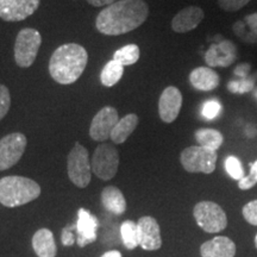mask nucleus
<instances>
[{"instance_id":"1","label":"nucleus","mask_w":257,"mask_h":257,"mask_svg":"<svg viewBox=\"0 0 257 257\" xmlns=\"http://www.w3.org/2000/svg\"><path fill=\"white\" fill-rule=\"evenodd\" d=\"M149 16L144 0H119L106 6L95 19V28L101 35L118 36L140 28Z\"/></svg>"},{"instance_id":"2","label":"nucleus","mask_w":257,"mask_h":257,"mask_svg":"<svg viewBox=\"0 0 257 257\" xmlns=\"http://www.w3.org/2000/svg\"><path fill=\"white\" fill-rule=\"evenodd\" d=\"M87 62V50L82 46L78 43L62 44L50 57L49 74L60 85H70L82 75Z\"/></svg>"},{"instance_id":"3","label":"nucleus","mask_w":257,"mask_h":257,"mask_svg":"<svg viewBox=\"0 0 257 257\" xmlns=\"http://www.w3.org/2000/svg\"><path fill=\"white\" fill-rule=\"evenodd\" d=\"M41 195V187L34 180L24 176H5L0 179V202L6 207H18Z\"/></svg>"},{"instance_id":"4","label":"nucleus","mask_w":257,"mask_h":257,"mask_svg":"<svg viewBox=\"0 0 257 257\" xmlns=\"http://www.w3.org/2000/svg\"><path fill=\"white\" fill-rule=\"evenodd\" d=\"M67 170L69 180L76 187L86 188L91 182L92 166L88 150L79 142L75 143L67 157Z\"/></svg>"},{"instance_id":"5","label":"nucleus","mask_w":257,"mask_h":257,"mask_svg":"<svg viewBox=\"0 0 257 257\" xmlns=\"http://www.w3.org/2000/svg\"><path fill=\"white\" fill-rule=\"evenodd\" d=\"M42 44V36L37 30L25 28L18 32L15 42V61L21 68H29L36 60Z\"/></svg>"},{"instance_id":"6","label":"nucleus","mask_w":257,"mask_h":257,"mask_svg":"<svg viewBox=\"0 0 257 257\" xmlns=\"http://www.w3.org/2000/svg\"><path fill=\"white\" fill-rule=\"evenodd\" d=\"M217 152L200 146H192L182 150L180 162L186 172L212 174L216 169Z\"/></svg>"},{"instance_id":"7","label":"nucleus","mask_w":257,"mask_h":257,"mask_svg":"<svg viewBox=\"0 0 257 257\" xmlns=\"http://www.w3.org/2000/svg\"><path fill=\"white\" fill-rule=\"evenodd\" d=\"M193 216L199 227L207 233H218L227 226L226 213L213 201L198 202L193 210Z\"/></svg>"},{"instance_id":"8","label":"nucleus","mask_w":257,"mask_h":257,"mask_svg":"<svg viewBox=\"0 0 257 257\" xmlns=\"http://www.w3.org/2000/svg\"><path fill=\"white\" fill-rule=\"evenodd\" d=\"M119 167V154L110 144H100L96 147L92 159V172L99 179L108 181L113 179Z\"/></svg>"},{"instance_id":"9","label":"nucleus","mask_w":257,"mask_h":257,"mask_svg":"<svg viewBox=\"0 0 257 257\" xmlns=\"http://www.w3.org/2000/svg\"><path fill=\"white\" fill-rule=\"evenodd\" d=\"M25 135L12 133L0 140V170L10 169L22 159L27 149Z\"/></svg>"},{"instance_id":"10","label":"nucleus","mask_w":257,"mask_h":257,"mask_svg":"<svg viewBox=\"0 0 257 257\" xmlns=\"http://www.w3.org/2000/svg\"><path fill=\"white\" fill-rule=\"evenodd\" d=\"M119 121L118 111L112 106H105L92 119L89 137L96 142H105L111 138V133Z\"/></svg>"},{"instance_id":"11","label":"nucleus","mask_w":257,"mask_h":257,"mask_svg":"<svg viewBox=\"0 0 257 257\" xmlns=\"http://www.w3.org/2000/svg\"><path fill=\"white\" fill-rule=\"evenodd\" d=\"M41 0H0V18L5 22H21L37 11Z\"/></svg>"},{"instance_id":"12","label":"nucleus","mask_w":257,"mask_h":257,"mask_svg":"<svg viewBox=\"0 0 257 257\" xmlns=\"http://www.w3.org/2000/svg\"><path fill=\"white\" fill-rule=\"evenodd\" d=\"M182 107V94L179 88L169 86L161 93L159 99V114L161 120L167 124L173 123L179 117Z\"/></svg>"},{"instance_id":"13","label":"nucleus","mask_w":257,"mask_h":257,"mask_svg":"<svg viewBox=\"0 0 257 257\" xmlns=\"http://www.w3.org/2000/svg\"><path fill=\"white\" fill-rule=\"evenodd\" d=\"M208 67H229L237 60V48L231 41H221L208 48L205 54Z\"/></svg>"},{"instance_id":"14","label":"nucleus","mask_w":257,"mask_h":257,"mask_svg":"<svg viewBox=\"0 0 257 257\" xmlns=\"http://www.w3.org/2000/svg\"><path fill=\"white\" fill-rule=\"evenodd\" d=\"M138 229H140V246L148 251H155L162 246L161 238L160 225L155 218L144 216L138 220Z\"/></svg>"},{"instance_id":"15","label":"nucleus","mask_w":257,"mask_h":257,"mask_svg":"<svg viewBox=\"0 0 257 257\" xmlns=\"http://www.w3.org/2000/svg\"><path fill=\"white\" fill-rule=\"evenodd\" d=\"M76 243L80 248L88 245L96 240V231L99 227V220L94 214L86 210L80 208L78 211V220H76Z\"/></svg>"},{"instance_id":"16","label":"nucleus","mask_w":257,"mask_h":257,"mask_svg":"<svg viewBox=\"0 0 257 257\" xmlns=\"http://www.w3.org/2000/svg\"><path fill=\"white\" fill-rule=\"evenodd\" d=\"M205 18L204 10L199 6H187L178 12L172 21V29L178 34H186L194 30Z\"/></svg>"},{"instance_id":"17","label":"nucleus","mask_w":257,"mask_h":257,"mask_svg":"<svg viewBox=\"0 0 257 257\" xmlns=\"http://www.w3.org/2000/svg\"><path fill=\"white\" fill-rule=\"evenodd\" d=\"M201 257H234L236 244L226 236H217L200 246Z\"/></svg>"},{"instance_id":"18","label":"nucleus","mask_w":257,"mask_h":257,"mask_svg":"<svg viewBox=\"0 0 257 257\" xmlns=\"http://www.w3.org/2000/svg\"><path fill=\"white\" fill-rule=\"evenodd\" d=\"M189 82L198 91L210 92L219 86L220 78L210 67H198L189 74Z\"/></svg>"},{"instance_id":"19","label":"nucleus","mask_w":257,"mask_h":257,"mask_svg":"<svg viewBox=\"0 0 257 257\" xmlns=\"http://www.w3.org/2000/svg\"><path fill=\"white\" fill-rule=\"evenodd\" d=\"M101 204L114 216H120L126 211V200L123 193L115 186H107L101 192Z\"/></svg>"},{"instance_id":"20","label":"nucleus","mask_w":257,"mask_h":257,"mask_svg":"<svg viewBox=\"0 0 257 257\" xmlns=\"http://www.w3.org/2000/svg\"><path fill=\"white\" fill-rule=\"evenodd\" d=\"M32 248L38 257H55L57 252L54 234L48 229H40L32 237Z\"/></svg>"},{"instance_id":"21","label":"nucleus","mask_w":257,"mask_h":257,"mask_svg":"<svg viewBox=\"0 0 257 257\" xmlns=\"http://www.w3.org/2000/svg\"><path fill=\"white\" fill-rule=\"evenodd\" d=\"M232 30L244 43L257 44V14L248 15L242 21L236 22Z\"/></svg>"},{"instance_id":"22","label":"nucleus","mask_w":257,"mask_h":257,"mask_svg":"<svg viewBox=\"0 0 257 257\" xmlns=\"http://www.w3.org/2000/svg\"><path fill=\"white\" fill-rule=\"evenodd\" d=\"M138 123H140V118L136 113L126 114L121 118L111 133L112 142L114 144L124 143L136 130Z\"/></svg>"},{"instance_id":"23","label":"nucleus","mask_w":257,"mask_h":257,"mask_svg":"<svg viewBox=\"0 0 257 257\" xmlns=\"http://www.w3.org/2000/svg\"><path fill=\"white\" fill-rule=\"evenodd\" d=\"M194 136L199 146L213 152H217L224 142L223 135L214 128H199L195 131Z\"/></svg>"},{"instance_id":"24","label":"nucleus","mask_w":257,"mask_h":257,"mask_svg":"<svg viewBox=\"0 0 257 257\" xmlns=\"http://www.w3.org/2000/svg\"><path fill=\"white\" fill-rule=\"evenodd\" d=\"M124 67L119 62L112 59L105 64L100 73L101 85L105 87H113L123 78Z\"/></svg>"},{"instance_id":"25","label":"nucleus","mask_w":257,"mask_h":257,"mask_svg":"<svg viewBox=\"0 0 257 257\" xmlns=\"http://www.w3.org/2000/svg\"><path fill=\"white\" fill-rule=\"evenodd\" d=\"M120 237L124 246L128 250H134L140 245V229L137 223L133 220H125L120 225Z\"/></svg>"},{"instance_id":"26","label":"nucleus","mask_w":257,"mask_h":257,"mask_svg":"<svg viewBox=\"0 0 257 257\" xmlns=\"http://www.w3.org/2000/svg\"><path fill=\"white\" fill-rule=\"evenodd\" d=\"M141 50L137 44H127L114 53L113 60L119 62L121 66H133L140 60Z\"/></svg>"},{"instance_id":"27","label":"nucleus","mask_w":257,"mask_h":257,"mask_svg":"<svg viewBox=\"0 0 257 257\" xmlns=\"http://www.w3.org/2000/svg\"><path fill=\"white\" fill-rule=\"evenodd\" d=\"M225 169L226 173L230 175L231 179L233 180H242L244 176V169L240 161L234 156H229L225 160Z\"/></svg>"},{"instance_id":"28","label":"nucleus","mask_w":257,"mask_h":257,"mask_svg":"<svg viewBox=\"0 0 257 257\" xmlns=\"http://www.w3.org/2000/svg\"><path fill=\"white\" fill-rule=\"evenodd\" d=\"M250 174L248 176H244L242 180L238 181V187L242 191H246V189L252 188L253 186L257 184V161L250 165Z\"/></svg>"},{"instance_id":"29","label":"nucleus","mask_w":257,"mask_h":257,"mask_svg":"<svg viewBox=\"0 0 257 257\" xmlns=\"http://www.w3.org/2000/svg\"><path fill=\"white\" fill-rule=\"evenodd\" d=\"M11 106V95L5 85H0V120L8 114Z\"/></svg>"},{"instance_id":"30","label":"nucleus","mask_w":257,"mask_h":257,"mask_svg":"<svg viewBox=\"0 0 257 257\" xmlns=\"http://www.w3.org/2000/svg\"><path fill=\"white\" fill-rule=\"evenodd\" d=\"M220 110H221V105L219 102L217 100H210L202 105L201 113L205 118H206V119L211 120V119H214V118L220 113Z\"/></svg>"},{"instance_id":"31","label":"nucleus","mask_w":257,"mask_h":257,"mask_svg":"<svg viewBox=\"0 0 257 257\" xmlns=\"http://www.w3.org/2000/svg\"><path fill=\"white\" fill-rule=\"evenodd\" d=\"M250 0H218V5L226 12H236L243 9Z\"/></svg>"},{"instance_id":"32","label":"nucleus","mask_w":257,"mask_h":257,"mask_svg":"<svg viewBox=\"0 0 257 257\" xmlns=\"http://www.w3.org/2000/svg\"><path fill=\"white\" fill-rule=\"evenodd\" d=\"M242 212L244 219L249 224L257 226V200H252L244 205Z\"/></svg>"},{"instance_id":"33","label":"nucleus","mask_w":257,"mask_h":257,"mask_svg":"<svg viewBox=\"0 0 257 257\" xmlns=\"http://www.w3.org/2000/svg\"><path fill=\"white\" fill-rule=\"evenodd\" d=\"M74 229H76V225L69 224L64 227L62 231V244L66 246H72L75 243V236H74Z\"/></svg>"},{"instance_id":"34","label":"nucleus","mask_w":257,"mask_h":257,"mask_svg":"<svg viewBox=\"0 0 257 257\" xmlns=\"http://www.w3.org/2000/svg\"><path fill=\"white\" fill-rule=\"evenodd\" d=\"M119 2V0H87L89 5L94 6V8H101V6H108L114 4V3Z\"/></svg>"},{"instance_id":"35","label":"nucleus","mask_w":257,"mask_h":257,"mask_svg":"<svg viewBox=\"0 0 257 257\" xmlns=\"http://www.w3.org/2000/svg\"><path fill=\"white\" fill-rule=\"evenodd\" d=\"M101 257H121V253L118 250H111V251L105 252Z\"/></svg>"},{"instance_id":"36","label":"nucleus","mask_w":257,"mask_h":257,"mask_svg":"<svg viewBox=\"0 0 257 257\" xmlns=\"http://www.w3.org/2000/svg\"><path fill=\"white\" fill-rule=\"evenodd\" d=\"M255 245H256V249H257V234L255 236Z\"/></svg>"}]
</instances>
